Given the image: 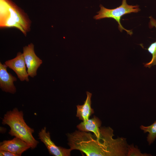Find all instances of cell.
Wrapping results in <instances>:
<instances>
[{
  "label": "cell",
  "instance_id": "5",
  "mask_svg": "<svg viewBox=\"0 0 156 156\" xmlns=\"http://www.w3.org/2000/svg\"><path fill=\"white\" fill-rule=\"evenodd\" d=\"M29 76L34 77L37 75V71L42 63V61L35 53L34 46L31 43L23 48V53Z\"/></svg>",
  "mask_w": 156,
  "mask_h": 156
},
{
  "label": "cell",
  "instance_id": "3",
  "mask_svg": "<svg viewBox=\"0 0 156 156\" xmlns=\"http://www.w3.org/2000/svg\"><path fill=\"white\" fill-rule=\"evenodd\" d=\"M0 26L14 27L24 34L29 31L30 22L23 11L11 0H0Z\"/></svg>",
  "mask_w": 156,
  "mask_h": 156
},
{
  "label": "cell",
  "instance_id": "9",
  "mask_svg": "<svg viewBox=\"0 0 156 156\" xmlns=\"http://www.w3.org/2000/svg\"><path fill=\"white\" fill-rule=\"evenodd\" d=\"M7 67L5 64L0 62V88L3 91L14 94L16 89L14 82L16 81L17 79L8 72Z\"/></svg>",
  "mask_w": 156,
  "mask_h": 156
},
{
  "label": "cell",
  "instance_id": "11",
  "mask_svg": "<svg viewBox=\"0 0 156 156\" xmlns=\"http://www.w3.org/2000/svg\"><path fill=\"white\" fill-rule=\"evenodd\" d=\"M87 97L83 104L82 105H78L77 107L76 116L83 121H86L89 119L90 116L94 113V109L91 107V93L86 92Z\"/></svg>",
  "mask_w": 156,
  "mask_h": 156
},
{
  "label": "cell",
  "instance_id": "14",
  "mask_svg": "<svg viewBox=\"0 0 156 156\" xmlns=\"http://www.w3.org/2000/svg\"><path fill=\"white\" fill-rule=\"evenodd\" d=\"M148 155L146 153L143 154L138 148L135 147L133 144L128 145L127 156H146Z\"/></svg>",
  "mask_w": 156,
  "mask_h": 156
},
{
  "label": "cell",
  "instance_id": "7",
  "mask_svg": "<svg viewBox=\"0 0 156 156\" xmlns=\"http://www.w3.org/2000/svg\"><path fill=\"white\" fill-rule=\"evenodd\" d=\"M5 64L12 70L21 81H29V76L26 70L25 63L23 54L18 52L14 58L6 61Z\"/></svg>",
  "mask_w": 156,
  "mask_h": 156
},
{
  "label": "cell",
  "instance_id": "6",
  "mask_svg": "<svg viewBox=\"0 0 156 156\" xmlns=\"http://www.w3.org/2000/svg\"><path fill=\"white\" fill-rule=\"evenodd\" d=\"M38 136L39 139L47 147L50 155L55 156H70L71 149L56 146L51 140L50 133L47 131L46 127L39 131Z\"/></svg>",
  "mask_w": 156,
  "mask_h": 156
},
{
  "label": "cell",
  "instance_id": "1",
  "mask_svg": "<svg viewBox=\"0 0 156 156\" xmlns=\"http://www.w3.org/2000/svg\"><path fill=\"white\" fill-rule=\"evenodd\" d=\"M100 130L99 138L93 133L80 131L67 134L70 148L79 150L87 156H127L126 138H114V131L110 127H101Z\"/></svg>",
  "mask_w": 156,
  "mask_h": 156
},
{
  "label": "cell",
  "instance_id": "2",
  "mask_svg": "<svg viewBox=\"0 0 156 156\" xmlns=\"http://www.w3.org/2000/svg\"><path fill=\"white\" fill-rule=\"evenodd\" d=\"M23 113L17 108L7 112L2 119V123L7 125L10 129L8 133L12 136L18 138L26 142L32 149L36 148L39 142L32 135L34 129L26 123Z\"/></svg>",
  "mask_w": 156,
  "mask_h": 156
},
{
  "label": "cell",
  "instance_id": "15",
  "mask_svg": "<svg viewBox=\"0 0 156 156\" xmlns=\"http://www.w3.org/2000/svg\"><path fill=\"white\" fill-rule=\"evenodd\" d=\"M0 156H18L12 152L5 150H0Z\"/></svg>",
  "mask_w": 156,
  "mask_h": 156
},
{
  "label": "cell",
  "instance_id": "13",
  "mask_svg": "<svg viewBox=\"0 0 156 156\" xmlns=\"http://www.w3.org/2000/svg\"><path fill=\"white\" fill-rule=\"evenodd\" d=\"M140 128L144 131V133L148 132L147 138L149 144L150 145L153 143L156 138V120L148 126L142 125L140 126Z\"/></svg>",
  "mask_w": 156,
  "mask_h": 156
},
{
  "label": "cell",
  "instance_id": "4",
  "mask_svg": "<svg viewBox=\"0 0 156 156\" xmlns=\"http://www.w3.org/2000/svg\"><path fill=\"white\" fill-rule=\"evenodd\" d=\"M100 10L97 12V14L95 15L94 18L96 20L108 18L114 19L118 25V29L120 31L125 30L129 34L131 35L132 31L131 30L125 29L120 23L122 16L125 14L131 13H137L140 10L138 5H128L126 0H122L121 4L119 7L113 9H109L104 7L102 5H100Z\"/></svg>",
  "mask_w": 156,
  "mask_h": 156
},
{
  "label": "cell",
  "instance_id": "12",
  "mask_svg": "<svg viewBox=\"0 0 156 156\" xmlns=\"http://www.w3.org/2000/svg\"><path fill=\"white\" fill-rule=\"evenodd\" d=\"M149 18V26L150 27H155L156 29V20L151 16ZM147 50L152 55V57L149 62L144 64V66L150 68L152 66H156V40L149 45Z\"/></svg>",
  "mask_w": 156,
  "mask_h": 156
},
{
  "label": "cell",
  "instance_id": "8",
  "mask_svg": "<svg viewBox=\"0 0 156 156\" xmlns=\"http://www.w3.org/2000/svg\"><path fill=\"white\" fill-rule=\"evenodd\" d=\"M30 146L21 139L15 137L10 140H5L0 142V150L8 151L21 156Z\"/></svg>",
  "mask_w": 156,
  "mask_h": 156
},
{
  "label": "cell",
  "instance_id": "10",
  "mask_svg": "<svg viewBox=\"0 0 156 156\" xmlns=\"http://www.w3.org/2000/svg\"><path fill=\"white\" fill-rule=\"evenodd\" d=\"M101 124L100 120L94 116L92 118L81 122L77 127L80 131L92 132L98 138H99L101 135L100 127Z\"/></svg>",
  "mask_w": 156,
  "mask_h": 156
}]
</instances>
